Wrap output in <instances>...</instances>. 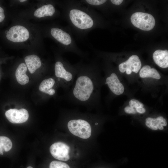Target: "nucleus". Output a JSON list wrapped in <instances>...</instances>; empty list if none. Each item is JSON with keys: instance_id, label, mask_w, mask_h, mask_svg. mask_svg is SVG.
Masks as SVG:
<instances>
[{"instance_id": "f257e3e1", "label": "nucleus", "mask_w": 168, "mask_h": 168, "mask_svg": "<svg viewBox=\"0 0 168 168\" xmlns=\"http://www.w3.org/2000/svg\"><path fill=\"white\" fill-rule=\"evenodd\" d=\"M77 71L74 81L66 92V100L77 104L92 105L97 102L98 80L95 63L92 60L77 63Z\"/></svg>"}, {"instance_id": "f03ea898", "label": "nucleus", "mask_w": 168, "mask_h": 168, "mask_svg": "<svg viewBox=\"0 0 168 168\" xmlns=\"http://www.w3.org/2000/svg\"><path fill=\"white\" fill-rule=\"evenodd\" d=\"M62 5L68 26L77 37L84 38L97 26L96 12L81 0H66Z\"/></svg>"}, {"instance_id": "7ed1b4c3", "label": "nucleus", "mask_w": 168, "mask_h": 168, "mask_svg": "<svg viewBox=\"0 0 168 168\" xmlns=\"http://www.w3.org/2000/svg\"><path fill=\"white\" fill-rule=\"evenodd\" d=\"M77 63L71 64L66 59L60 57L55 63L54 71L57 80L60 82L66 92L70 88L77 71Z\"/></svg>"}, {"instance_id": "20e7f679", "label": "nucleus", "mask_w": 168, "mask_h": 168, "mask_svg": "<svg viewBox=\"0 0 168 168\" xmlns=\"http://www.w3.org/2000/svg\"><path fill=\"white\" fill-rule=\"evenodd\" d=\"M67 126L72 134L82 138L86 139L91 136V125L87 121L84 119L70 120L68 123Z\"/></svg>"}, {"instance_id": "39448f33", "label": "nucleus", "mask_w": 168, "mask_h": 168, "mask_svg": "<svg viewBox=\"0 0 168 168\" xmlns=\"http://www.w3.org/2000/svg\"><path fill=\"white\" fill-rule=\"evenodd\" d=\"M132 24L135 27L145 31L152 30L155 24V19L151 14L142 12H136L131 17Z\"/></svg>"}, {"instance_id": "423d86ee", "label": "nucleus", "mask_w": 168, "mask_h": 168, "mask_svg": "<svg viewBox=\"0 0 168 168\" xmlns=\"http://www.w3.org/2000/svg\"><path fill=\"white\" fill-rule=\"evenodd\" d=\"M6 37L8 40L14 42H23L29 38V33L25 27L17 25L10 28L7 34Z\"/></svg>"}, {"instance_id": "0eeeda50", "label": "nucleus", "mask_w": 168, "mask_h": 168, "mask_svg": "<svg viewBox=\"0 0 168 168\" xmlns=\"http://www.w3.org/2000/svg\"><path fill=\"white\" fill-rule=\"evenodd\" d=\"M69 146L61 142L54 143L49 148L50 153L54 158L64 161H68L69 159Z\"/></svg>"}, {"instance_id": "6e6552de", "label": "nucleus", "mask_w": 168, "mask_h": 168, "mask_svg": "<svg viewBox=\"0 0 168 168\" xmlns=\"http://www.w3.org/2000/svg\"><path fill=\"white\" fill-rule=\"evenodd\" d=\"M5 116L10 122L13 124L22 123L26 122L29 118L28 111L24 109H11L7 111Z\"/></svg>"}, {"instance_id": "1a4fd4ad", "label": "nucleus", "mask_w": 168, "mask_h": 168, "mask_svg": "<svg viewBox=\"0 0 168 168\" xmlns=\"http://www.w3.org/2000/svg\"><path fill=\"white\" fill-rule=\"evenodd\" d=\"M142 63L139 57L136 55L131 56L126 61L120 63L119 68V71L124 73L126 70L137 73L141 68Z\"/></svg>"}, {"instance_id": "9d476101", "label": "nucleus", "mask_w": 168, "mask_h": 168, "mask_svg": "<svg viewBox=\"0 0 168 168\" xmlns=\"http://www.w3.org/2000/svg\"><path fill=\"white\" fill-rule=\"evenodd\" d=\"M105 84L107 85L110 91L115 95H119L124 92V87L114 73H111L106 77Z\"/></svg>"}, {"instance_id": "9b49d317", "label": "nucleus", "mask_w": 168, "mask_h": 168, "mask_svg": "<svg viewBox=\"0 0 168 168\" xmlns=\"http://www.w3.org/2000/svg\"><path fill=\"white\" fill-rule=\"evenodd\" d=\"M153 58L155 63L159 67L162 68H168V50L158 49L156 50L153 54Z\"/></svg>"}, {"instance_id": "f8f14e48", "label": "nucleus", "mask_w": 168, "mask_h": 168, "mask_svg": "<svg viewBox=\"0 0 168 168\" xmlns=\"http://www.w3.org/2000/svg\"><path fill=\"white\" fill-rule=\"evenodd\" d=\"M146 125L153 130H163L164 127L167 125L166 119L162 116H160L156 118L148 117L146 119Z\"/></svg>"}, {"instance_id": "ddd939ff", "label": "nucleus", "mask_w": 168, "mask_h": 168, "mask_svg": "<svg viewBox=\"0 0 168 168\" xmlns=\"http://www.w3.org/2000/svg\"><path fill=\"white\" fill-rule=\"evenodd\" d=\"M56 81L53 78L50 77L45 79L40 84L39 89L41 91L49 96H54L56 93L54 87Z\"/></svg>"}, {"instance_id": "4468645a", "label": "nucleus", "mask_w": 168, "mask_h": 168, "mask_svg": "<svg viewBox=\"0 0 168 168\" xmlns=\"http://www.w3.org/2000/svg\"><path fill=\"white\" fill-rule=\"evenodd\" d=\"M56 12L54 6L49 3L44 5L36 9L34 15L35 16L38 18L52 16L54 15Z\"/></svg>"}, {"instance_id": "2eb2a0df", "label": "nucleus", "mask_w": 168, "mask_h": 168, "mask_svg": "<svg viewBox=\"0 0 168 168\" xmlns=\"http://www.w3.org/2000/svg\"><path fill=\"white\" fill-rule=\"evenodd\" d=\"M25 61L29 70L31 73H34L41 65L40 58L35 55L26 56L25 58Z\"/></svg>"}, {"instance_id": "dca6fc26", "label": "nucleus", "mask_w": 168, "mask_h": 168, "mask_svg": "<svg viewBox=\"0 0 168 168\" xmlns=\"http://www.w3.org/2000/svg\"><path fill=\"white\" fill-rule=\"evenodd\" d=\"M27 70L26 65L22 63L20 64L16 71L15 76L16 80L21 85H24L29 82V77L26 74Z\"/></svg>"}, {"instance_id": "f3484780", "label": "nucleus", "mask_w": 168, "mask_h": 168, "mask_svg": "<svg viewBox=\"0 0 168 168\" xmlns=\"http://www.w3.org/2000/svg\"><path fill=\"white\" fill-rule=\"evenodd\" d=\"M139 75L142 78L151 77L160 79L161 76L157 70L154 68H151L148 65L143 66L141 69Z\"/></svg>"}, {"instance_id": "a211bd4d", "label": "nucleus", "mask_w": 168, "mask_h": 168, "mask_svg": "<svg viewBox=\"0 0 168 168\" xmlns=\"http://www.w3.org/2000/svg\"><path fill=\"white\" fill-rule=\"evenodd\" d=\"M12 147V143L9 138L4 136H0V153L8 152Z\"/></svg>"}, {"instance_id": "6ab92c4d", "label": "nucleus", "mask_w": 168, "mask_h": 168, "mask_svg": "<svg viewBox=\"0 0 168 168\" xmlns=\"http://www.w3.org/2000/svg\"><path fill=\"white\" fill-rule=\"evenodd\" d=\"M49 168H70L66 163L60 161H54L49 164Z\"/></svg>"}, {"instance_id": "aec40b11", "label": "nucleus", "mask_w": 168, "mask_h": 168, "mask_svg": "<svg viewBox=\"0 0 168 168\" xmlns=\"http://www.w3.org/2000/svg\"><path fill=\"white\" fill-rule=\"evenodd\" d=\"M129 106L135 109L143 107V104L139 100L135 99L131 100L129 102Z\"/></svg>"}, {"instance_id": "412c9836", "label": "nucleus", "mask_w": 168, "mask_h": 168, "mask_svg": "<svg viewBox=\"0 0 168 168\" xmlns=\"http://www.w3.org/2000/svg\"><path fill=\"white\" fill-rule=\"evenodd\" d=\"M124 111L126 113L130 114H135L137 112L135 109L129 106L124 108Z\"/></svg>"}, {"instance_id": "4be33fe9", "label": "nucleus", "mask_w": 168, "mask_h": 168, "mask_svg": "<svg viewBox=\"0 0 168 168\" xmlns=\"http://www.w3.org/2000/svg\"><path fill=\"white\" fill-rule=\"evenodd\" d=\"M5 17L3 9L0 7V22H2Z\"/></svg>"}, {"instance_id": "5701e85b", "label": "nucleus", "mask_w": 168, "mask_h": 168, "mask_svg": "<svg viewBox=\"0 0 168 168\" xmlns=\"http://www.w3.org/2000/svg\"><path fill=\"white\" fill-rule=\"evenodd\" d=\"M110 2L112 3L115 5H119L121 4L123 1L122 0H111Z\"/></svg>"}, {"instance_id": "b1692460", "label": "nucleus", "mask_w": 168, "mask_h": 168, "mask_svg": "<svg viewBox=\"0 0 168 168\" xmlns=\"http://www.w3.org/2000/svg\"><path fill=\"white\" fill-rule=\"evenodd\" d=\"M135 110L137 112L140 114H143L146 112V111L144 107L137 108Z\"/></svg>"}, {"instance_id": "393cba45", "label": "nucleus", "mask_w": 168, "mask_h": 168, "mask_svg": "<svg viewBox=\"0 0 168 168\" xmlns=\"http://www.w3.org/2000/svg\"><path fill=\"white\" fill-rule=\"evenodd\" d=\"M19 1L21 2H24L26 1V0H19Z\"/></svg>"}, {"instance_id": "a878e982", "label": "nucleus", "mask_w": 168, "mask_h": 168, "mask_svg": "<svg viewBox=\"0 0 168 168\" xmlns=\"http://www.w3.org/2000/svg\"><path fill=\"white\" fill-rule=\"evenodd\" d=\"M26 168H33L31 166H29L27 167Z\"/></svg>"}, {"instance_id": "bb28decb", "label": "nucleus", "mask_w": 168, "mask_h": 168, "mask_svg": "<svg viewBox=\"0 0 168 168\" xmlns=\"http://www.w3.org/2000/svg\"><path fill=\"white\" fill-rule=\"evenodd\" d=\"M0 154L1 155H3V152H1V153H0Z\"/></svg>"}]
</instances>
